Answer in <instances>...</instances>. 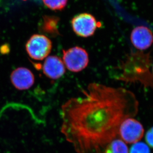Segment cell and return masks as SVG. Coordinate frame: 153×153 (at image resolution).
Here are the masks:
<instances>
[{
    "instance_id": "6da1fadb",
    "label": "cell",
    "mask_w": 153,
    "mask_h": 153,
    "mask_svg": "<svg viewBox=\"0 0 153 153\" xmlns=\"http://www.w3.org/2000/svg\"><path fill=\"white\" fill-rule=\"evenodd\" d=\"M138 106L131 91L92 82L82 96L62 105L61 132L77 153H103L122 121L137 114Z\"/></svg>"
},
{
    "instance_id": "7a4b0ae2",
    "label": "cell",
    "mask_w": 153,
    "mask_h": 153,
    "mask_svg": "<svg viewBox=\"0 0 153 153\" xmlns=\"http://www.w3.org/2000/svg\"><path fill=\"white\" fill-rule=\"evenodd\" d=\"M150 66L148 54L132 53L122 64L123 72L120 79L127 82L138 81L147 86L153 85V76L149 71Z\"/></svg>"
},
{
    "instance_id": "3957f363",
    "label": "cell",
    "mask_w": 153,
    "mask_h": 153,
    "mask_svg": "<svg viewBox=\"0 0 153 153\" xmlns=\"http://www.w3.org/2000/svg\"><path fill=\"white\" fill-rule=\"evenodd\" d=\"M63 62L70 71L78 73L85 69L89 62L88 55L85 49L75 46L63 50Z\"/></svg>"
},
{
    "instance_id": "277c9868",
    "label": "cell",
    "mask_w": 153,
    "mask_h": 153,
    "mask_svg": "<svg viewBox=\"0 0 153 153\" xmlns=\"http://www.w3.org/2000/svg\"><path fill=\"white\" fill-rule=\"evenodd\" d=\"M52 44L51 40L43 34H33L25 44L28 56L34 60L45 59L51 51Z\"/></svg>"
},
{
    "instance_id": "5b68a950",
    "label": "cell",
    "mask_w": 153,
    "mask_h": 153,
    "mask_svg": "<svg viewBox=\"0 0 153 153\" xmlns=\"http://www.w3.org/2000/svg\"><path fill=\"white\" fill-rule=\"evenodd\" d=\"M73 30L79 37H88L93 36L102 24L93 15L88 13L78 14L71 22Z\"/></svg>"
},
{
    "instance_id": "8992f818",
    "label": "cell",
    "mask_w": 153,
    "mask_h": 153,
    "mask_svg": "<svg viewBox=\"0 0 153 153\" xmlns=\"http://www.w3.org/2000/svg\"><path fill=\"white\" fill-rule=\"evenodd\" d=\"M144 134V129L142 124L133 118L128 117L121 123L118 135L125 143L135 144L141 140Z\"/></svg>"
},
{
    "instance_id": "52a82bcc",
    "label": "cell",
    "mask_w": 153,
    "mask_h": 153,
    "mask_svg": "<svg viewBox=\"0 0 153 153\" xmlns=\"http://www.w3.org/2000/svg\"><path fill=\"white\" fill-rule=\"evenodd\" d=\"M130 40L133 45L138 50H145L153 43V33L147 27L138 26L131 32Z\"/></svg>"
},
{
    "instance_id": "ba28073f",
    "label": "cell",
    "mask_w": 153,
    "mask_h": 153,
    "mask_svg": "<svg viewBox=\"0 0 153 153\" xmlns=\"http://www.w3.org/2000/svg\"><path fill=\"white\" fill-rule=\"evenodd\" d=\"M10 80L16 88L22 91L30 88L34 84L35 79L30 70L19 67L13 71L10 75Z\"/></svg>"
},
{
    "instance_id": "9c48e42d",
    "label": "cell",
    "mask_w": 153,
    "mask_h": 153,
    "mask_svg": "<svg viewBox=\"0 0 153 153\" xmlns=\"http://www.w3.org/2000/svg\"><path fill=\"white\" fill-rule=\"evenodd\" d=\"M65 68L63 60L57 56H48L42 66L44 75L52 79L61 78L65 74Z\"/></svg>"
},
{
    "instance_id": "30bf717a",
    "label": "cell",
    "mask_w": 153,
    "mask_h": 153,
    "mask_svg": "<svg viewBox=\"0 0 153 153\" xmlns=\"http://www.w3.org/2000/svg\"><path fill=\"white\" fill-rule=\"evenodd\" d=\"M59 18L54 16H44L40 25L41 31L50 36H56L59 34L58 23Z\"/></svg>"
},
{
    "instance_id": "8fae6325",
    "label": "cell",
    "mask_w": 153,
    "mask_h": 153,
    "mask_svg": "<svg viewBox=\"0 0 153 153\" xmlns=\"http://www.w3.org/2000/svg\"><path fill=\"white\" fill-rule=\"evenodd\" d=\"M103 153H129V151L124 142L115 139L106 146Z\"/></svg>"
},
{
    "instance_id": "7c38bea8",
    "label": "cell",
    "mask_w": 153,
    "mask_h": 153,
    "mask_svg": "<svg viewBox=\"0 0 153 153\" xmlns=\"http://www.w3.org/2000/svg\"><path fill=\"white\" fill-rule=\"evenodd\" d=\"M44 5L52 10H63L67 4L68 0H42Z\"/></svg>"
},
{
    "instance_id": "4fadbf2b",
    "label": "cell",
    "mask_w": 153,
    "mask_h": 153,
    "mask_svg": "<svg viewBox=\"0 0 153 153\" xmlns=\"http://www.w3.org/2000/svg\"><path fill=\"white\" fill-rule=\"evenodd\" d=\"M130 153H150L147 145L143 142H137L131 147Z\"/></svg>"
},
{
    "instance_id": "5bb4252c",
    "label": "cell",
    "mask_w": 153,
    "mask_h": 153,
    "mask_svg": "<svg viewBox=\"0 0 153 153\" xmlns=\"http://www.w3.org/2000/svg\"><path fill=\"white\" fill-rule=\"evenodd\" d=\"M145 139L148 145L153 148V127L147 131L145 136Z\"/></svg>"
},
{
    "instance_id": "9a60e30c",
    "label": "cell",
    "mask_w": 153,
    "mask_h": 153,
    "mask_svg": "<svg viewBox=\"0 0 153 153\" xmlns=\"http://www.w3.org/2000/svg\"></svg>"
}]
</instances>
